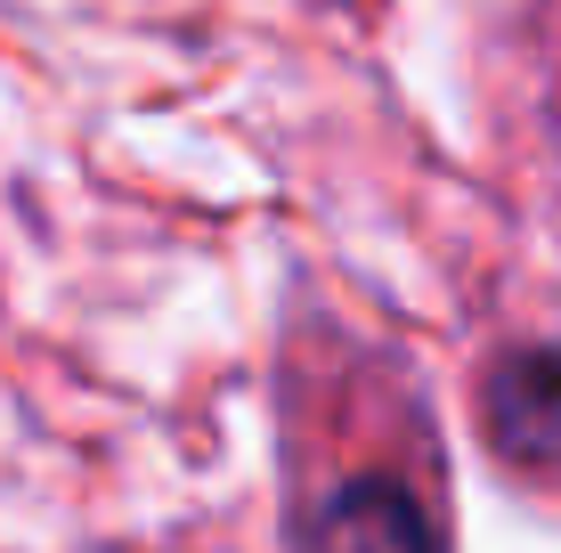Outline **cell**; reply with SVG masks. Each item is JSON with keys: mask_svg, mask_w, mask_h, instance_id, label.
I'll list each match as a JSON object with an SVG mask.
<instances>
[{"mask_svg": "<svg viewBox=\"0 0 561 553\" xmlns=\"http://www.w3.org/2000/svg\"><path fill=\"white\" fill-rule=\"evenodd\" d=\"M489 431L520 464H561V342L513 350L489 375Z\"/></svg>", "mask_w": 561, "mask_h": 553, "instance_id": "6da1fadb", "label": "cell"}, {"mask_svg": "<svg viewBox=\"0 0 561 553\" xmlns=\"http://www.w3.org/2000/svg\"><path fill=\"white\" fill-rule=\"evenodd\" d=\"M309 553H439V529L399 481H351L318 512Z\"/></svg>", "mask_w": 561, "mask_h": 553, "instance_id": "7a4b0ae2", "label": "cell"}]
</instances>
